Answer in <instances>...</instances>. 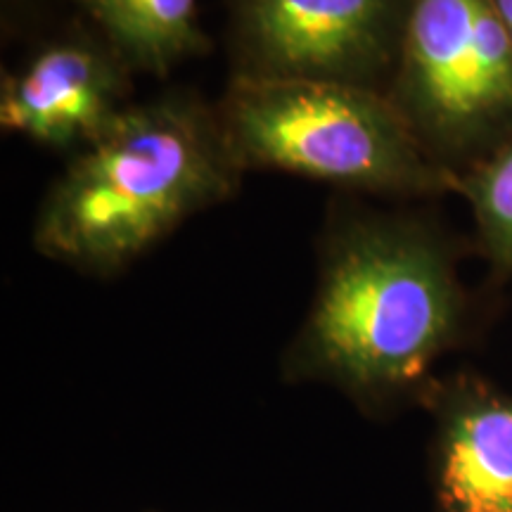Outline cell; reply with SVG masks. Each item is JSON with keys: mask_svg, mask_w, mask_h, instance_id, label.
<instances>
[{"mask_svg": "<svg viewBox=\"0 0 512 512\" xmlns=\"http://www.w3.org/2000/svg\"><path fill=\"white\" fill-rule=\"evenodd\" d=\"M242 176L216 105L178 91L133 102L55 178L31 240L50 261L110 278L233 197Z\"/></svg>", "mask_w": 512, "mask_h": 512, "instance_id": "obj_2", "label": "cell"}, {"mask_svg": "<svg viewBox=\"0 0 512 512\" xmlns=\"http://www.w3.org/2000/svg\"><path fill=\"white\" fill-rule=\"evenodd\" d=\"M131 67L88 24L64 29L0 83V126L57 152L86 150L133 105Z\"/></svg>", "mask_w": 512, "mask_h": 512, "instance_id": "obj_6", "label": "cell"}, {"mask_svg": "<svg viewBox=\"0 0 512 512\" xmlns=\"http://www.w3.org/2000/svg\"><path fill=\"white\" fill-rule=\"evenodd\" d=\"M467 313L456 252L437 228L413 216H344L323 238L283 375L332 384L368 413L420 403L439 358L465 339Z\"/></svg>", "mask_w": 512, "mask_h": 512, "instance_id": "obj_1", "label": "cell"}, {"mask_svg": "<svg viewBox=\"0 0 512 512\" xmlns=\"http://www.w3.org/2000/svg\"><path fill=\"white\" fill-rule=\"evenodd\" d=\"M491 3H494L498 17H501L505 34H508L510 46H512V0H491Z\"/></svg>", "mask_w": 512, "mask_h": 512, "instance_id": "obj_10", "label": "cell"}, {"mask_svg": "<svg viewBox=\"0 0 512 512\" xmlns=\"http://www.w3.org/2000/svg\"><path fill=\"white\" fill-rule=\"evenodd\" d=\"M242 171H280L380 197L456 192L380 88L233 74L216 105Z\"/></svg>", "mask_w": 512, "mask_h": 512, "instance_id": "obj_3", "label": "cell"}, {"mask_svg": "<svg viewBox=\"0 0 512 512\" xmlns=\"http://www.w3.org/2000/svg\"><path fill=\"white\" fill-rule=\"evenodd\" d=\"M475 219V240L491 278H512V138L498 150L463 169L456 192Z\"/></svg>", "mask_w": 512, "mask_h": 512, "instance_id": "obj_9", "label": "cell"}, {"mask_svg": "<svg viewBox=\"0 0 512 512\" xmlns=\"http://www.w3.org/2000/svg\"><path fill=\"white\" fill-rule=\"evenodd\" d=\"M420 406L432 415L434 512H512V394L458 370L434 377Z\"/></svg>", "mask_w": 512, "mask_h": 512, "instance_id": "obj_7", "label": "cell"}, {"mask_svg": "<svg viewBox=\"0 0 512 512\" xmlns=\"http://www.w3.org/2000/svg\"><path fill=\"white\" fill-rule=\"evenodd\" d=\"M235 74L387 93L408 0H223Z\"/></svg>", "mask_w": 512, "mask_h": 512, "instance_id": "obj_5", "label": "cell"}, {"mask_svg": "<svg viewBox=\"0 0 512 512\" xmlns=\"http://www.w3.org/2000/svg\"><path fill=\"white\" fill-rule=\"evenodd\" d=\"M387 95L420 145L460 171L512 138V46L491 0H408Z\"/></svg>", "mask_w": 512, "mask_h": 512, "instance_id": "obj_4", "label": "cell"}, {"mask_svg": "<svg viewBox=\"0 0 512 512\" xmlns=\"http://www.w3.org/2000/svg\"><path fill=\"white\" fill-rule=\"evenodd\" d=\"M93 27L131 72L166 76L178 64L204 55L209 36L200 0H76Z\"/></svg>", "mask_w": 512, "mask_h": 512, "instance_id": "obj_8", "label": "cell"}]
</instances>
